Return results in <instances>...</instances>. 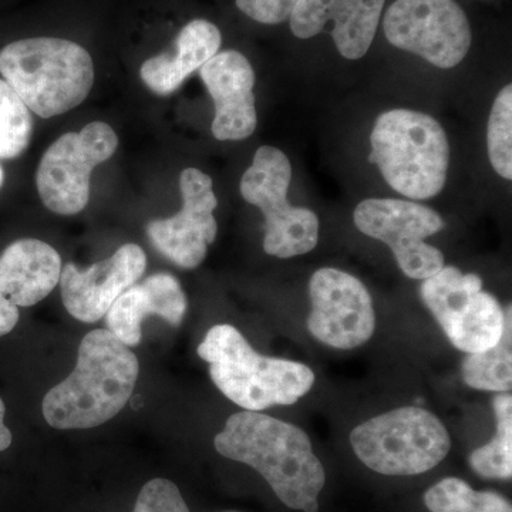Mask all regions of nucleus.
Returning <instances> with one entry per match:
<instances>
[{"mask_svg": "<svg viewBox=\"0 0 512 512\" xmlns=\"http://www.w3.org/2000/svg\"><path fill=\"white\" fill-rule=\"evenodd\" d=\"M431 512H512L511 504L493 491H476L466 481L448 477L424 494Z\"/></svg>", "mask_w": 512, "mask_h": 512, "instance_id": "obj_22", "label": "nucleus"}, {"mask_svg": "<svg viewBox=\"0 0 512 512\" xmlns=\"http://www.w3.org/2000/svg\"><path fill=\"white\" fill-rule=\"evenodd\" d=\"M512 309H505L503 335L493 348L468 353L461 366L464 383L471 389L507 393L512 387Z\"/></svg>", "mask_w": 512, "mask_h": 512, "instance_id": "obj_20", "label": "nucleus"}, {"mask_svg": "<svg viewBox=\"0 0 512 512\" xmlns=\"http://www.w3.org/2000/svg\"><path fill=\"white\" fill-rule=\"evenodd\" d=\"M137 356L109 329L87 333L76 367L43 399V416L59 430H86L116 417L136 387Z\"/></svg>", "mask_w": 512, "mask_h": 512, "instance_id": "obj_2", "label": "nucleus"}, {"mask_svg": "<svg viewBox=\"0 0 512 512\" xmlns=\"http://www.w3.org/2000/svg\"><path fill=\"white\" fill-rule=\"evenodd\" d=\"M198 356L210 365L211 379L218 390L249 412L291 406L315 384L311 367L261 355L231 325L208 330L198 346Z\"/></svg>", "mask_w": 512, "mask_h": 512, "instance_id": "obj_3", "label": "nucleus"}, {"mask_svg": "<svg viewBox=\"0 0 512 512\" xmlns=\"http://www.w3.org/2000/svg\"><path fill=\"white\" fill-rule=\"evenodd\" d=\"M201 79L214 100L212 134L220 141L251 137L258 124L255 107V73L247 57L225 50L200 69Z\"/></svg>", "mask_w": 512, "mask_h": 512, "instance_id": "obj_16", "label": "nucleus"}, {"mask_svg": "<svg viewBox=\"0 0 512 512\" xmlns=\"http://www.w3.org/2000/svg\"><path fill=\"white\" fill-rule=\"evenodd\" d=\"M298 0H237L242 13L264 25H281L289 20Z\"/></svg>", "mask_w": 512, "mask_h": 512, "instance_id": "obj_26", "label": "nucleus"}, {"mask_svg": "<svg viewBox=\"0 0 512 512\" xmlns=\"http://www.w3.org/2000/svg\"><path fill=\"white\" fill-rule=\"evenodd\" d=\"M383 28L390 45L440 69L463 62L473 40L466 13L454 0H396Z\"/></svg>", "mask_w": 512, "mask_h": 512, "instance_id": "obj_11", "label": "nucleus"}, {"mask_svg": "<svg viewBox=\"0 0 512 512\" xmlns=\"http://www.w3.org/2000/svg\"><path fill=\"white\" fill-rule=\"evenodd\" d=\"M386 0H298L289 16L293 35L299 39L330 30L340 55L359 60L372 46Z\"/></svg>", "mask_w": 512, "mask_h": 512, "instance_id": "obj_17", "label": "nucleus"}, {"mask_svg": "<svg viewBox=\"0 0 512 512\" xmlns=\"http://www.w3.org/2000/svg\"><path fill=\"white\" fill-rule=\"evenodd\" d=\"M119 137L109 124L94 121L52 144L36 171V187L46 208L59 215L79 214L90 200V177L116 153Z\"/></svg>", "mask_w": 512, "mask_h": 512, "instance_id": "obj_9", "label": "nucleus"}, {"mask_svg": "<svg viewBox=\"0 0 512 512\" xmlns=\"http://www.w3.org/2000/svg\"><path fill=\"white\" fill-rule=\"evenodd\" d=\"M0 73L30 111L52 119L80 106L94 83L92 56L56 37H33L0 50Z\"/></svg>", "mask_w": 512, "mask_h": 512, "instance_id": "obj_4", "label": "nucleus"}, {"mask_svg": "<svg viewBox=\"0 0 512 512\" xmlns=\"http://www.w3.org/2000/svg\"><path fill=\"white\" fill-rule=\"evenodd\" d=\"M187 296L175 276L160 272L128 288L106 313L107 328L128 348L140 345L144 320L157 315L180 326L187 313Z\"/></svg>", "mask_w": 512, "mask_h": 512, "instance_id": "obj_18", "label": "nucleus"}, {"mask_svg": "<svg viewBox=\"0 0 512 512\" xmlns=\"http://www.w3.org/2000/svg\"><path fill=\"white\" fill-rule=\"evenodd\" d=\"M420 295L448 340L461 352H484L503 335L505 309L491 293L483 291V279L477 274L444 266L424 279Z\"/></svg>", "mask_w": 512, "mask_h": 512, "instance_id": "obj_8", "label": "nucleus"}, {"mask_svg": "<svg viewBox=\"0 0 512 512\" xmlns=\"http://www.w3.org/2000/svg\"><path fill=\"white\" fill-rule=\"evenodd\" d=\"M221 43L220 29L214 23L191 20L178 33L174 52L151 57L141 64V80L158 96H170L183 86L190 74L220 52Z\"/></svg>", "mask_w": 512, "mask_h": 512, "instance_id": "obj_19", "label": "nucleus"}, {"mask_svg": "<svg viewBox=\"0 0 512 512\" xmlns=\"http://www.w3.org/2000/svg\"><path fill=\"white\" fill-rule=\"evenodd\" d=\"M62 258L40 239H19L0 255V338L19 322V308H29L59 285Z\"/></svg>", "mask_w": 512, "mask_h": 512, "instance_id": "obj_15", "label": "nucleus"}, {"mask_svg": "<svg viewBox=\"0 0 512 512\" xmlns=\"http://www.w3.org/2000/svg\"><path fill=\"white\" fill-rule=\"evenodd\" d=\"M356 228L392 249L404 275L424 281L446 266L440 249L426 239L444 228L443 218L426 205L392 198H370L357 205Z\"/></svg>", "mask_w": 512, "mask_h": 512, "instance_id": "obj_10", "label": "nucleus"}, {"mask_svg": "<svg viewBox=\"0 0 512 512\" xmlns=\"http://www.w3.org/2000/svg\"><path fill=\"white\" fill-rule=\"evenodd\" d=\"M356 457L383 476L410 477L439 466L451 450L439 417L420 407H400L359 424L350 433Z\"/></svg>", "mask_w": 512, "mask_h": 512, "instance_id": "obj_6", "label": "nucleus"}, {"mask_svg": "<svg viewBox=\"0 0 512 512\" xmlns=\"http://www.w3.org/2000/svg\"><path fill=\"white\" fill-rule=\"evenodd\" d=\"M487 147L495 173L512 180V86L495 97L487 128Z\"/></svg>", "mask_w": 512, "mask_h": 512, "instance_id": "obj_24", "label": "nucleus"}, {"mask_svg": "<svg viewBox=\"0 0 512 512\" xmlns=\"http://www.w3.org/2000/svg\"><path fill=\"white\" fill-rule=\"evenodd\" d=\"M33 134L32 114L5 80H0V160L25 153Z\"/></svg>", "mask_w": 512, "mask_h": 512, "instance_id": "obj_23", "label": "nucleus"}, {"mask_svg": "<svg viewBox=\"0 0 512 512\" xmlns=\"http://www.w3.org/2000/svg\"><path fill=\"white\" fill-rule=\"evenodd\" d=\"M5 403L0 399V451L8 450L12 444V433L5 424Z\"/></svg>", "mask_w": 512, "mask_h": 512, "instance_id": "obj_27", "label": "nucleus"}, {"mask_svg": "<svg viewBox=\"0 0 512 512\" xmlns=\"http://www.w3.org/2000/svg\"><path fill=\"white\" fill-rule=\"evenodd\" d=\"M214 446L221 456L258 471L286 507L319 511L325 468L308 434L295 424L244 410L229 417Z\"/></svg>", "mask_w": 512, "mask_h": 512, "instance_id": "obj_1", "label": "nucleus"}, {"mask_svg": "<svg viewBox=\"0 0 512 512\" xmlns=\"http://www.w3.org/2000/svg\"><path fill=\"white\" fill-rule=\"evenodd\" d=\"M146 268V252L136 244L123 245L110 258L86 269L64 265L59 279L64 308L80 322H99Z\"/></svg>", "mask_w": 512, "mask_h": 512, "instance_id": "obj_14", "label": "nucleus"}, {"mask_svg": "<svg viewBox=\"0 0 512 512\" xmlns=\"http://www.w3.org/2000/svg\"><path fill=\"white\" fill-rule=\"evenodd\" d=\"M497 433L490 443L470 456L474 473L488 480H510L512 476V397L500 393L494 399Z\"/></svg>", "mask_w": 512, "mask_h": 512, "instance_id": "obj_21", "label": "nucleus"}, {"mask_svg": "<svg viewBox=\"0 0 512 512\" xmlns=\"http://www.w3.org/2000/svg\"><path fill=\"white\" fill-rule=\"evenodd\" d=\"M369 161L394 191L423 201L443 191L450 144L439 121L412 110H390L377 117L370 134Z\"/></svg>", "mask_w": 512, "mask_h": 512, "instance_id": "obj_5", "label": "nucleus"}, {"mask_svg": "<svg viewBox=\"0 0 512 512\" xmlns=\"http://www.w3.org/2000/svg\"><path fill=\"white\" fill-rule=\"evenodd\" d=\"M3 180H5V173H3V168L0 167V188H2Z\"/></svg>", "mask_w": 512, "mask_h": 512, "instance_id": "obj_28", "label": "nucleus"}, {"mask_svg": "<svg viewBox=\"0 0 512 512\" xmlns=\"http://www.w3.org/2000/svg\"><path fill=\"white\" fill-rule=\"evenodd\" d=\"M133 512H190V510L173 481L167 478H154L141 488Z\"/></svg>", "mask_w": 512, "mask_h": 512, "instance_id": "obj_25", "label": "nucleus"}, {"mask_svg": "<svg viewBox=\"0 0 512 512\" xmlns=\"http://www.w3.org/2000/svg\"><path fill=\"white\" fill-rule=\"evenodd\" d=\"M313 338L330 348L350 350L365 345L376 328L372 296L356 276L335 268H322L309 284Z\"/></svg>", "mask_w": 512, "mask_h": 512, "instance_id": "obj_12", "label": "nucleus"}, {"mask_svg": "<svg viewBox=\"0 0 512 512\" xmlns=\"http://www.w3.org/2000/svg\"><path fill=\"white\" fill-rule=\"evenodd\" d=\"M291 180L289 158L278 148L262 146L239 185L244 200L264 214V251L281 259L308 254L319 241L315 212L288 201Z\"/></svg>", "mask_w": 512, "mask_h": 512, "instance_id": "obj_7", "label": "nucleus"}, {"mask_svg": "<svg viewBox=\"0 0 512 512\" xmlns=\"http://www.w3.org/2000/svg\"><path fill=\"white\" fill-rule=\"evenodd\" d=\"M183 208L174 217L147 225L151 244L165 258L184 269L202 264L208 247L215 241L218 224L214 217L218 200L210 175L197 168H185L180 175Z\"/></svg>", "mask_w": 512, "mask_h": 512, "instance_id": "obj_13", "label": "nucleus"}]
</instances>
